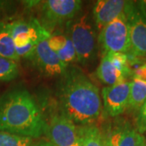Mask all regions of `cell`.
<instances>
[{"label": "cell", "instance_id": "obj_1", "mask_svg": "<svg viewBox=\"0 0 146 146\" xmlns=\"http://www.w3.org/2000/svg\"><path fill=\"white\" fill-rule=\"evenodd\" d=\"M58 96L62 114L75 123L89 125L99 118V89L78 68H68L62 76Z\"/></svg>", "mask_w": 146, "mask_h": 146}, {"label": "cell", "instance_id": "obj_2", "mask_svg": "<svg viewBox=\"0 0 146 146\" xmlns=\"http://www.w3.org/2000/svg\"><path fill=\"white\" fill-rule=\"evenodd\" d=\"M47 123L29 92L14 89L0 97V131L38 138L46 133Z\"/></svg>", "mask_w": 146, "mask_h": 146}, {"label": "cell", "instance_id": "obj_3", "mask_svg": "<svg viewBox=\"0 0 146 146\" xmlns=\"http://www.w3.org/2000/svg\"><path fill=\"white\" fill-rule=\"evenodd\" d=\"M69 23L68 36L75 48L76 61L85 65L92 60L96 50L97 34L94 24L89 13L79 14Z\"/></svg>", "mask_w": 146, "mask_h": 146}, {"label": "cell", "instance_id": "obj_4", "mask_svg": "<svg viewBox=\"0 0 146 146\" xmlns=\"http://www.w3.org/2000/svg\"><path fill=\"white\" fill-rule=\"evenodd\" d=\"M11 36L16 52L19 58H29L35 47L40 42L47 41L51 35L50 31L37 21H17L10 23Z\"/></svg>", "mask_w": 146, "mask_h": 146}, {"label": "cell", "instance_id": "obj_5", "mask_svg": "<svg viewBox=\"0 0 146 146\" xmlns=\"http://www.w3.org/2000/svg\"><path fill=\"white\" fill-rule=\"evenodd\" d=\"M98 42L103 55L108 53L129 52V25L124 12L101 29Z\"/></svg>", "mask_w": 146, "mask_h": 146}, {"label": "cell", "instance_id": "obj_6", "mask_svg": "<svg viewBox=\"0 0 146 146\" xmlns=\"http://www.w3.org/2000/svg\"><path fill=\"white\" fill-rule=\"evenodd\" d=\"M124 14L129 25V54L136 57H146V16L138 4L132 2L127 3Z\"/></svg>", "mask_w": 146, "mask_h": 146}, {"label": "cell", "instance_id": "obj_7", "mask_svg": "<svg viewBox=\"0 0 146 146\" xmlns=\"http://www.w3.org/2000/svg\"><path fill=\"white\" fill-rule=\"evenodd\" d=\"M46 133L55 146H80L79 128L63 114L54 115L47 124Z\"/></svg>", "mask_w": 146, "mask_h": 146}, {"label": "cell", "instance_id": "obj_8", "mask_svg": "<svg viewBox=\"0 0 146 146\" xmlns=\"http://www.w3.org/2000/svg\"><path fill=\"white\" fill-rule=\"evenodd\" d=\"M81 6L80 0H48L42 4L43 20L52 25L70 22L80 14Z\"/></svg>", "mask_w": 146, "mask_h": 146}, {"label": "cell", "instance_id": "obj_9", "mask_svg": "<svg viewBox=\"0 0 146 146\" xmlns=\"http://www.w3.org/2000/svg\"><path fill=\"white\" fill-rule=\"evenodd\" d=\"M29 59L34 63L36 68L43 75L47 76H63L68 67L50 50L47 41L40 42L35 47Z\"/></svg>", "mask_w": 146, "mask_h": 146}, {"label": "cell", "instance_id": "obj_10", "mask_svg": "<svg viewBox=\"0 0 146 146\" xmlns=\"http://www.w3.org/2000/svg\"><path fill=\"white\" fill-rule=\"evenodd\" d=\"M130 89L131 82L126 80L103 88L102 96L106 115L110 117H116L125 110L129 102Z\"/></svg>", "mask_w": 146, "mask_h": 146}, {"label": "cell", "instance_id": "obj_11", "mask_svg": "<svg viewBox=\"0 0 146 146\" xmlns=\"http://www.w3.org/2000/svg\"><path fill=\"white\" fill-rule=\"evenodd\" d=\"M127 1L123 0H98L93 7L95 25L101 29L111 21L122 15L125 10Z\"/></svg>", "mask_w": 146, "mask_h": 146}, {"label": "cell", "instance_id": "obj_12", "mask_svg": "<svg viewBox=\"0 0 146 146\" xmlns=\"http://www.w3.org/2000/svg\"><path fill=\"white\" fill-rule=\"evenodd\" d=\"M107 143L109 146H143L146 143V139L136 130L122 127L110 132Z\"/></svg>", "mask_w": 146, "mask_h": 146}, {"label": "cell", "instance_id": "obj_13", "mask_svg": "<svg viewBox=\"0 0 146 146\" xmlns=\"http://www.w3.org/2000/svg\"><path fill=\"white\" fill-rule=\"evenodd\" d=\"M48 46L64 64L76 61V54L72 42L68 36L54 35L47 40Z\"/></svg>", "mask_w": 146, "mask_h": 146}, {"label": "cell", "instance_id": "obj_14", "mask_svg": "<svg viewBox=\"0 0 146 146\" xmlns=\"http://www.w3.org/2000/svg\"><path fill=\"white\" fill-rule=\"evenodd\" d=\"M97 76L100 80L107 86H111L125 80L124 76L116 68L108 54L102 56L97 68Z\"/></svg>", "mask_w": 146, "mask_h": 146}, {"label": "cell", "instance_id": "obj_15", "mask_svg": "<svg viewBox=\"0 0 146 146\" xmlns=\"http://www.w3.org/2000/svg\"><path fill=\"white\" fill-rule=\"evenodd\" d=\"M0 57L18 61L14 41L11 36L10 23L0 21Z\"/></svg>", "mask_w": 146, "mask_h": 146}, {"label": "cell", "instance_id": "obj_16", "mask_svg": "<svg viewBox=\"0 0 146 146\" xmlns=\"http://www.w3.org/2000/svg\"><path fill=\"white\" fill-rule=\"evenodd\" d=\"M80 146H109L107 140L95 126L79 127Z\"/></svg>", "mask_w": 146, "mask_h": 146}, {"label": "cell", "instance_id": "obj_17", "mask_svg": "<svg viewBox=\"0 0 146 146\" xmlns=\"http://www.w3.org/2000/svg\"><path fill=\"white\" fill-rule=\"evenodd\" d=\"M146 101V82L133 79L131 82L128 105L134 109L141 108Z\"/></svg>", "mask_w": 146, "mask_h": 146}, {"label": "cell", "instance_id": "obj_18", "mask_svg": "<svg viewBox=\"0 0 146 146\" xmlns=\"http://www.w3.org/2000/svg\"><path fill=\"white\" fill-rule=\"evenodd\" d=\"M33 139L28 136L0 131V146H32Z\"/></svg>", "mask_w": 146, "mask_h": 146}, {"label": "cell", "instance_id": "obj_19", "mask_svg": "<svg viewBox=\"0 0 146 146\" xmlns=\"http://www.w3.org/2000/svg\"><path fill=\"white\" fill-rule=\"evenodd\" d=\"M19 69L16 61L0 57V81H10L18 76Z\"/></svg>", "mask_w": 146, "mask_h": 146}, {"label": "cell", "instance_id": "obj_20", "mask_svg": "<svg viewBox=\"0 0 146 146\" xmlns=\"http://www.w3.org/2000/svg\"><path fill=\"white\" fill-rule=\"evenodd\" d=\"M133 79H138L144 82H146V66L142 65L135 68L132 71Z\"/></svg>", "mask_w": 146, "mask_h": 146}, {"label": "cell", "instance_id": "obj_21", "mask_svg": "<svg viewBox=\"0 0 146 146\" xmlns=\"http://www.w3.org/2000/svg\"><path fill=\"white\" fill-rule=\"evenodd\" d=\"M138 120L142 127H146V101L140 109Z\"/></svg>", "mask_w": 146, "mask_h": 146}, {"label": "cell", "instance_id": "obj_22", "mask_svg": "<svg viewBox=\"0 0 146 146\" xmlns=\"http://www.w3.org/2000/svg\"><path fill=\"white\" fill-rule=\"evenodd\" d=\"M138 6H139L141 11L143 12V14L146 16V1H141V2H139Z\"/></svg>", "mask_w": 146, "mask_h": 146}, {"label": "cell", "instance_id": "obj_23", "mask_svg": "<svg viewBox=\"0 0 146 146\" xmlns=\"http://www.w3.org/2000/svg\"><path fill=\"white\" fill-rule=\"evenodd\" d=\"M32 146H55L53 145L52 143H50V141H42L39 143H36L35 145H33Z\"/></svg>", "mask_w": 146, "mask_h": 146}, {"label": "cell", "instance_id": "obj_24", "mask_svg": "<svg viewBox=\"0 0 146 146\" xmlns=\"http://www.w3.org/2000/svg\"><path fill=\"white\" fill-rule=\"evenodd\" d=\"M143 146H146V143H145V145H143Z\"/></svg>", "mask_w": 146, "mask_h": 146}, {"label": "cell", "instance_id": "obj_25", "mask_svg": "<svg viewBox=\"0 0 146 146\" xmlns=\"http://www.w3.org/2000/svg\"><path fill=\"white\" fill-rule=\"evenodd\" d=\"M145 66H146V63H145Z\"/></svg>", "mask_w": 146, "mask_h": 146}]
</instances>
